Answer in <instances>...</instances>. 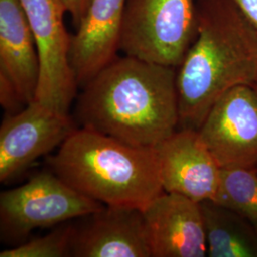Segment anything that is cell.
<instances>
[{
    "instance_id": "obj_15",
    "label": "cell",
    "mask_w": 257,
    "mask_h": 257,
    "mask_svg": "<svg viewBox=\"0 0 257 257\" xmlns=\"http://www.w3.org/2000/svg\"><path fill=\"white\" fill-rule=\"evenodd\" d=\"M214 202L236 212L257 232L256 169H221L220 183Z\"/></svg>"
},
{
    "instance_id": "obj_1",
    "label": "cell",
    "mask_w": 257,
    "mask_h": 257,
    "mask_svg": "<svg viewBox=\"0 0 257 257\" xmlns=\"http://www.w3.org/2000/svg\"><path fill=\"white\" fill-rule=\"evenodd\" d=\"M176 75L175 67L117 56L82 87L76 120L130 145L155 148L179 126Z\"/></svg>"
},
{
    "instance_id": "obj_4",
    "label": "cell",
    "mask_w": 257,
    "mask_h": 257,
    "mask_svg": "<svg viewBox=\"0 0 257 257\" xmlns=\"http://www.w3.org/2000/svg\"><path fill=\"white\" fill-rule=\"evenodd\" d=\"M197 36L195 0H127L120 37L124 55L178 68Z\"/></svg>"
},
{
    "instance_id": "obj_20",
    "label": "cell",
    "mask_w": 257,
    "mask_h": 257,
    "mask_svg": "<svg viewBox=\"0 0 257 257\" xmlns=\"http://www.w3.org/2000/svg\"><path fill=\"white\" fill-rule=\"evenodd\" d=\"M253 87V89H254V91H255V92H256L257 94V78H256V81H255V83H254V85L252 86Z\"/></svg>"
},
{
    "instance_id": "obj_19",
    "label": "cell",
    "mask_w": 257,
    "mask_h": 257,
    "mask_svg": "<svg viewBox=\"0 0 257 257\" xmlns=\"http://www.w3.org/2000/svg\"><path fill=\"white\" fill-rule=\"evenodd\" d=\"M257 33V0H233Z\"/></svg>"
},
{
    "instance_id": "obj_9",
    "label": "cell",
    "mask_w": 257,
    "mask_h": 257,
    "mask_svg": "<svg viewBox=\"0 0 257 257\" xmlns=\"http://www.w3.org/2000/svg\"><path fill=\"white\" fill-rule=\"evenodd\" d=\"M163 191L200 203L215 200L221 168L197 130L181 128L156 147Z\"/></svg>"
},
{
    "instance_id": "obj_16",
    "label": "cell",
    "mask_w": 257,
    "mask_h": 257,
    "mask_svg": "<svg viewBox=\"0 0 257 257\" xmlns=\"http://www.w3.org/2000/svg\"><path fill=\"white\" fill-rule=\"evenodd\" d=\"M73 222L57 226L55 230L41 237L26 240L0 252V257L71 256Z\"/></svg>"
},
{
    "instance_id": "obj_6",
    "label": "cell",
    "mask_w": 257,
    "mask_h": 257,
    "mask_svg": "<svg viewBox=\"0 0 257 257\" xmlns=\"http://www.w3.org/2000/svg\"><path fill=\"white\" fill-rule=\"evenodd\" d=\"M32 29L39 57L35 100L69 113L78 83L70 60L72 36L65 26L62 0H20Z\"/></svg>"
},
{
    "instance_id": "obj_5",
    "label": "cell",
    "mask_w": 257,
    "mask_h": 257,
    "mask_svg": "<svg viewBox=\"0 0 257 257\" xmlns=\"http://www.w3.org/2000/svg\"><path fill=\"white\" fill-rule=\"evenodd\" d=\"M102 206L74 190L53 171L41 172L22 186L0 193L2 237L22 243L36 229L78 219Z\"/></svg>"
},
{
    "instance_id": "obj_2",
    "label": "cell",
    "mask_w": 257,
    "mask_h": 257,
    "mask_svg": "<svg viewBox=\"0 0 257 257\" xmlns=\"http://www.w3.org/2000/svg\"><path fill=\"white\" fill-rule=\"evenodd\" d=\"M197 36L177 68L179 125L199 130L212 106L257 78V33L233 0H196Z\"/></svg>"
},
{
    "instance_id": "obj_11",
    "label": "cell",
    "mask_w": 257,
    "mask_h": 257,
    "mask_svg": "<svg viewBox=\"0 0 257 257\" xmlns=\"http://www.w3.org/2000/svg\"><path fill=\"white\" fill-rule=\"evenodd\" d=\"M152 257L208 255L200 204L163 192L142 209Z\"/></svg>"
},
{
    "instance_id": "obj_17",
    "label": "cell",
    "mask_w": 257,
    "mask_h": 257,
    "mask_svg": "<svg viewBox=\"0 0 257 257\" xmlns=\"http://www.w3.org/2000/svg\"><path fill=\"white\" fill-rule=\"evenodd\" d=\"M0 104L7 114H14L22 110L26 105L19 97L14 84L5 74L0 73Z\"/></svg>"
},
{
    "instance_id": "obj_3",
    "label": "cell",
    "mask_w": 257,
    "mask_h": 257,
    "mask_svg": "<svg viewBox=\"0 0 257 257\" xmlns=\"http://www.w3.org/2000/svg\"><path fill=\"white\" fill-rule=\"evenodd\" d=\"M50 170L77 192L108 206L143 209L163 193L155 148L76 128L48 158Z\"/></svg>"
},
{
    "instance_id": "obj_14",
    "label": "cell",
    "mask_w": 257,
    "mask_h": 257,
    "mask_svg": "<svg viewBox=\"0 0 257 257\" xmlns=\"http://www.w3.org/2000/svg\"><path fill=\"white\" fill-rule=\"evenodd\" d=\"M199 204L209 256L257 257V232L248 221L212 200Z\"/></svg>"
},
{
    "instance_id": "obj_21",
    "label": "cell",
    "mask_w": 257,
    "mask_h": 257,
    "mask_svg": "<svg viewBox=\"0 0 257 257\" xmlns=\"http://www.w3.org/2000/svg\"><path fill=\"white\" fill-rule=\"evenodd\" d=\"M255 169H256V171H257V167H256V168H255Z\"/></svg>"
},
{
    "instance_id": "obj_8",
    "label": "cell",
    "mask_w": 257,
    "mask_h": 257,
    "mask_svg": "<svg viewBox=\"0 0 257 257\" xmlns=\"http://www.w3.org/2000/svg\"><path fill=\"white\" fill-rule=\"evenodd\" d=\"M197 131L221 169H255L257 94L253 87L237 86L224 93Z\"/></svg>"
},
{
    "instance_id": "obj_12",
    "label": "cell",
    "mask_w": 257,
    "mask_h": 257,
    "mask_svg": "<svg viewBox=\"0 0 257 257\" xmlns=\"http://www.w3.org/2000/svg\"><path fill=\"white\" fill-rule=\"evenodd\" d=\"M127 0H92L72 36L70 60L80 88L117 57Z\"/></svg>"
},
{
    "instance_id": "obj_10",
    "label": "cell",
    "mask_w": 257,
    "mask_h": 257,
    "mask_svg": "<svg viewBox=\"0 0 257 257\" xmlns=\"http://www.w3.org/2000/svg\"><path fill=\"white\" fill-rule=\"evenodd\" d=\"M78 220L71 256L152 257L141 209L103 205Z\"/></svg>"
},
{
    "instance_id": "obj_7",
    "label": "cell",
    "mask_w": 257,
    "mask_h": 257,
    "mask_svg": "<svg viewBox=\"0 0 257 257\" xmlns=\"http://www.w3.org/2000/svg\"><path fill=\"white\" fill-rule=\"evenodd\" d=\"M77 128L69 113L34 100L6 114L0 127V181L14 179L36 160L59 147Z\"/></svg>"
},
{
    "instance_id": "obj_13",
    "label": "cell",
    "mask_w": 257,
    "mask_h": 257,
    "mask_svg": "<svg viewBox=\"0 0 257 257\" xmlns=\"http://www.w3.org/2000/svg\"><path fill=\"white\" fill-rule=\"evenodd\" d=\"M0 73L14 84L25 105L35 100L39 57L20 0H0Z\"/></svg>"
},
{
    "instance_id": "obj_18",
    "label": "cell",
    "mask_w": 257,
    "mask_h": 257,
    "mask_svg": "<svg viewBox=\"0 0 257 257\" xmlns=\"http://www.w3.org/2000/svg\"><path fill=\"white\" fill-rule=\"evenodd\" d=\"M67 13L71 16L73 23L77 27L82 20L92 0H62Z\"/></svg>"
}]
</instances>
